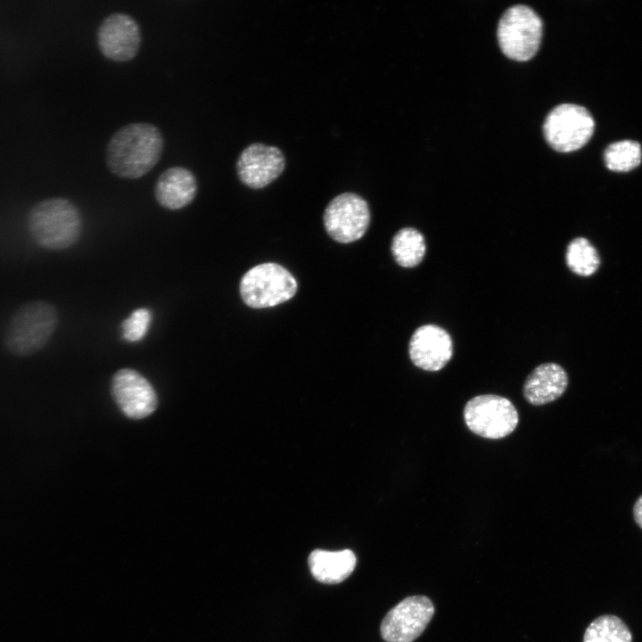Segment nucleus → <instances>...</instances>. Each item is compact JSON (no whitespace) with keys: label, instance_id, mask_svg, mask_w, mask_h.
<instances>
[{"label":"nucleus","instance_id":"f257e3e1","mask_svg":"<svg viewBox=\"0 0 642 642\" xmlns=\"http://www.w3.org/2000/svg\"><path fill=\"white\" fill-rule=\"evenodd\" d=\"M163 147V137L157 127L146 122L129 123L109 140L107 167L119 177L139 178L158 163Z\"/></svg>","mask_w":642,"mask_h":642},{"label":"nucleus","instance_id":"f03ea898","mask_svg":"<svg viewBox=\"0 0 642 642\" xmlns=\"http://www.w3.org/2000/svg\"><path fill=\"white\" fill-rule=\"evenodd\" d=\"M59 324L57 308L35 300L21 305L11 316L3 336L4 350L17 358H29L42 350Z\"/></svg>","mask_w":642,"mask_h":642},{"label":"nucleus","instance_id":"7ed1b4c3","mask_svg":"<svg viewBox=\"0 0 642 642\" xmlns=\"http://www.w3.org/2000/svg\"><path fill=\"white\" fill-rule=\"evenodd\" d=\"M27 226L37 245L50 251H62L78 241L82 218L72 202L52 197L31 207L27 216Z\"/></svg>","mask_w":642,"mask_h":642},{"label":"nucleus","instance_id":"20e7f679","mask_svg":"<svg viewBox=\"0 0 642 642\" xmlns=\"http://www.w3.org/2000/svg\"><path fill=\"white\" fill-rule=\"evenodd\" d=\"M541 37L542 21L529 6H511L498 22L499 47L512 60L525 62L531 59L539 48Z\"/></svg>","mask_w":642,"mask_h":642},{"label":"nucleus","instance_id":"39448f33","mask_svg":"<svg viewBox=\"0 0 642 642\" xmlns=\"http://www.w3.org/2000/svg\"><path fill=\"white\" fill-rule=\"evenodd\" d=\"M292 275L276 263H262L249 269L240 282L243 302L255 309L274 307L287 301L297 292Z\"/></svg>","mask_w":642,"mask_h":642},{"label":"nucleus","instance_id":"423d86ee","mask_svg":"<svg viewBox=\"0 0 642 642\" xmlns=\"http://www.w3.org/2000/svg\"><path fill=\"white\" fill-rule=\"evenodd\" d=\"M464 420L474 434L485 439L498 440L515 430L519 415L508 399L499 395L483 394L466 402Z\"/></svg>","mask_w":642,"mask_h":642},{"label":"nucleus","instance_id":"0eeeda50","mask_svg":"<svg viewBox=\"0 0 642 642\" xmlns=\"http://www.w3.org/2000/svg\"><path fill=\"white\" fill-rule=\"evenodd\" d=\"M595 122L582 106L564 103L556 106L546 117L544 137L556 151L570 152L583 147L591 138Z\"/></svg>","mask_w":642,"mask_h":642},{"label":"nucleus","instance_id":"6e6552de","mask_svg":"<svg viewBox=\"0 0 642 642\" xmlns=\"http://www.w3.org/2000/svg\"><path fill=\"white\" fill-rule=\"evenodd\" d=\"M323 219L327 234L334 241L348 243L365 235L370 223V210L364 198L354 193H343L328 203Z\"/></svg>","mask_w":642,"mask_h":642},{"label":"nucleus","instance_id":"1a4fd4ad","mask_svg":"<svg viewBox=\"0 0 642 642\" xmlns=\"http://www.w3.org/2000/svg\"><path fill=\"white\" fill-rule=\"evenodd\" d=\"M434 614L432 602L425 596L404 598L391 608L381 623V635L386 642H413Z\"/></svg>","mask_w":642,"mask_h":642},{"label":"nucleus","instance_id":"9d476101","mask_svg":"<svg viewBox=\"0 0 642 642\" xmlns=\"http://www.w3.org/2000/svg\"><path fill=\"white\" fill-rule=\"evenodd\" d=\"M113 399L128 418L144 419L157 408L158 397L151 383L138 371L122 368L117 371L111 384Z\"/></svg>","mask_w":642,"mask_h":642},{"label":"nucleus","instance_id":"9b49d317","mask_svg":"<svg viewBox=\"0 0 642 642\" xmlns=\"http://www.w3.org/2000/svg\"><path fill=\"white\" fill-rule=\"evenodd\" d=\"M285 168V157L276 146L252 143L239 154L236 174L240 181L252 189L265 187L276 180Z\"/></svg>","mask_w":642,"mask_h":642},{"label":"nucleus","instance_id":"f8f14e48","mask_svg":"<svg viewBox=\"0 0 642 642\" xmlns=\"http://www.w3.org/2000/svg\"><path fill=\"white\" fill-rule=\"evenodd\" d=\"M101 53L115 62H127L137 54L141 45V30L136 21L127 13L107 16L97 30Z\"/></svg>","mask_w":642,"mask_h":642},{"label":"nucleus","instance_id":"ddd939ff","mask_svg":"<svg viewBox=\"0 0 642 642\" xmlns=\"http://www.w3.org/2000/svg\"><path fill=\"white\" fill-rule=\"evenodd\" d=\"M411 361L425 371H439L451 359L453 342L449 333L436 325H424L413 333L408 345Z\"/></svg>","mask_w":642,"mask_h":642},{"label":"nucleus","instance_id":"4468645a","mask_svg":"<svg viewBox=\"0 0 642 642\" xmlns=\"http://www.w3.org/2000/svg\"><path fill=\"white\" fill-rule=\"evenodd\" d=\"M568 381V374L560 365L540 364L527 376L523 388V397L531 405H546L564 393Z\"/></svg>","mask_w":642,"mask_h":642},{"label":"nucleus","instance_id":"2eb2a0df","mask_svg":"<svg viewBox=\"0 0 642 642\" xmlns=\"http://www.w3.org/2000/svg\"><path fill=\"white\" fill-rule=\"evenodd\" d=\"M198 190L194 175L187 169L174 166L158 177L154 195L158 203L168 210H179L190 204Z\"/></svg>","mask_w":642,"mask_h":642},{"label":"nucleus","instance_id":"dca6fc26","mask_svg":"<svg viewBox=\"0 0 642 642\" xmlns=\"http://www.w3.org/2000/svg\"><path fill=\"white\" fill-rule=\"evenodd\" d=\"M313 577L319 582L337 584L348 578L356 567L357 558L350 549L313 550L308 559Z\"/></svg>","mask_w":642,"mask_h":642},{"label":"nucleus","instance_id":"f3484780","mask_svg":"<svg viewBox=\"0 0 642 642\" xmlns=\"http://www.w3.org/2000/svg\"><path fill=\"white\" fill-rule=\"evenodd\" d=\"M425 251V239L416 228L404 227L399 230L392 238V256L395 261L403 268L417 266L423 260Z\"/></svg>","mask_w":642,"mask_h":642},{"label":"nucleus","instance_id":"a211bd4d","mask_svg":"<svg viewBox=\"0 0 642 642\" xmlns=\"http://www.w3.org/2000/svg\"><path fill=\"white\" fill-rule=\"evenodd\" d=\"M583 642H632V633L620 617L604 614L589 623Z\"/></svg>","mask_w":642,"mask_h":642},{"label":"nucleus","instance_id":"6ab92c4d","mask_svg":"<svg viewBox=\"0 0 642 642\" xmlns=\"http://www.w3.org/2000/svg\"><path fill=\"white\" fill-rule=\"evenodd\" d=\"M565 261L574 274L590 276L600 265V258L594 245L584 237L572 240L566 248Z\"/></svg>","mask_w":642,"mask_h":642},{"label":"nucleus","instance_id":"aec40b11","mask_svg":"<svg viewBox=\"0 0 642 642\" xmlns=\"http://www.w3.org/2000/svg\"><path fill=\"white\" fill-rule=\"evenodd\" d=\"M642 157L638 142L624 140L610 144L605 151V166L613 171L627 172L637 168Z\"/></svg>","mask_w":642,"mask_h":642},{"label":"nucleus","instance_id":"412c9836","mask_svg":"<svg viewBox=\"0 0 642 642\" xmlns=\"http://www.w3.org/2000/svg\"><path fill=\"white\" fill-rule=\"evenodd\" d=\"M152 321V313L148 309L134 310L121 324L122 336L125 340L139 342L146 335Z\"/></svg>","mask_w":642,"mask_h":642},{"label":"nucleus","instance_id":"4be33fe9","mask_svg":"<svg viewBox=\"0 0 642 642\" xmlns=\"http://www.w3.org/2000/svg\"><path fill=\"white\" fill-rule=\"evenodd\" d=\"M633 516L636 523L642 529V495L637 499L633 506Z\"/></svg>","mask_w":642,"mask_h":642}]
</instances>
